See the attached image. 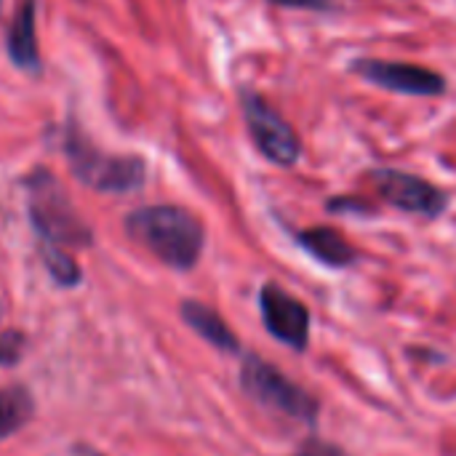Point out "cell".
Here are the masks:
<instances>
[{"mask_svg":"<svg viewBox=\"0 0 456 456\" xmlns=\"http://www.w3.org/2000/svg\"><path fill=\"white\" fill-rule=\"evenodd\" d=\"M128 235L163 265L190 270L203 251V224L179 206H147L126 219Z\"/></svg>","mask_w":456,"mask_h":456,"instance_id":"1","label":"cell"},{"mask_svg":"<svg viewBox=\"0 0 456 456\" xmlns=\"http://www.w3.org/2000/svg\"><path fill=\"white\" fill-rule=\"evenodd\" d=\"M240 385L248 398H254L267 411H275L302 425H313L318 417V401L307 390L294 385L286 374H281L273 363L256 355H246Z\"/></svg>","mask_w":456,"mask_h":456,"instance_id":"2","label":"cell"},{"mask_svg":"<svg viewBox=\"0 0 456 456\" xmlns=\"http://www.w3.org/2000/svg\"><path fill=\"white\" fill-rule=\"evenodd\" d=\"M67 155L75 176L102 192H131L142 187L144 182V163L139 158H115V155H102L86 139H69L67 142Z\"/></svg>","mask_w":456,"mask_h":456,"instance_id":"3","label":"cell"},{"mask_svg":"<svg viewBox=\"0 0 456 456\" xmlns=\"http://www.w3.org/2000/svg\"><path fill=\"white\" fill-rule=\"evenodd\" d=\"M240 104H243L248 134L254 144L259 147V152L275 166H294L302 150H299V136L291 128V123L281 118L275 107H270V102H265L254 91H243Z\"/></svg>","mask_w":456,"mask_h":456,"instance_id":"4","label":"cell"},{"mask_svg":"<svg viewBox=\"0 0 456 456\" xmlns=\"http://www.w3.org/2000/svg\"><path fill=\"white\" fill-rule=\"evenodd\" d=\"M32 222L37 232L53 246H83L91 240L88 227L77 219L69 200L59 192L48 174L35 176L32 190Z\"/></svg>","mask_w":456,"mask_h":456,"instance_id":"5","label":"cell"},{"mask_svg":"<svg viewBox=\"0 0 456 456\" xmlns=\"http://www.w3.org/2000/svg\"><path fill=\"white\" fill-rule=\"evenodd\" d=\"M371 182L387 203L409 214H422L433 219L441 216L449 206V195L441 187L398 168H377L371 174Z\"/></svg>","mask_w":456,"mask_h":456,"instance_id":"6","label":"cell"},{"mask_svg":"<svg viewBox=\"0 0 456 456\" xmlns=\"http://www.w3.org/2000/svg\"><path fill=\"white\" fill-rule=\"evenodd\" d=\"M259 310H262V321H265L267 331L278 342L294 347L297 353L307 350V345H310V313L297 297H291L289 291H283L275 283H267L259 291Z\"/></svg>","mask_w":456,"mask_h":456,"instance_id":"7","label":"cell"},{"mask_svg":"<svg viewBox=\"0 0 456 456\" xmlns=\"http://www.w3.org/2000/svg\"><path fill=\"white\" fill-rule=\"evenodd\" d=\"M353 69L366 77L369 83L395 91V94H406V96H438L446 91V80L444 75L419 67V64H409V61H385V59H358L353 64Z\"/></svg>","mask_w":456,"mask_h":456,"instance_id":"8","label":"cell"},{"mask_svg":"<svg viewBox=\"0 0 456 456\" xmlns=\"http://www.w3.org/2000/svg\"><path fill=\"white\" fill-rule=\"evenodd\" d=\"M8 53L16 67L37 69V35H35V0H24L8 32Z\"/></svg>","mask_w":456,"mask_h":456,"instance_id":"9","label":"cell"},{"mask_svg":"<svg viewBox=\"0 0 456 456\" xmlns=\"http://www.w3.org/2000/svg\"><path fill=\"white\" fill-rule=\"evenodd\" d=\"M299 246L329 267H347L355 262V248L331 227H310L299 232Z\"/></svg>","mask_w":456,"mask_h":456,"instance_id":"10","label":"cell"},{"mask_svg":"<svg viewBox=\"0 0 456 456\" xmlns=\"http://www.w3.org/2000/svg\"><path fill=\"white\" fill-rule=\"evenodd\" d=\"M182 318H184L206 342H211L214 347L227 350V353H235V350L240 347L238 339H235V334L230 331V326H227L211 307H206V305H200V302H184V305H182Z\"/></svg>","mask_w":456,"mask_h":456,"instance_id":"11","label":"cell"},{"mask_svg":"<svg viewBox=\"0 0 456 456\" xmlns=\"http://www.w3.org/2000/svg\"><path fill=\"white\" fill-rule=\"evenodd\" d=\"M32 414V401L21 387H0V441L16 433Z\"/></svg>","mask_w":456,"mask_h":456,"instance_id":"12","label":"cell"},{"mask_svg":"<svg viewBox=\"0 0 456 456\" xmlns=\"http://www.w3.org/2000/svg\"><path fill=\"white\" fill-rule=\"evenodd\" d=\"M45 265H48V270L53 273V278L59 283H75L77 281V267H75V262L69 256L61 254V248L48 246L45 248Z\"/></svg>","mask_w":456,"mask_h":456,"instance_id":"13","label":"cell"},{"mask_svg":"<svg viewBox=\"0 0 456 456\" xmlns=\"http://www.w3.org/2000/svg\"><path fill=\"white\" fill-rule=\"evenodd\" d=\"M294 456H350L347 452H342L339 446H334V444H326V441H318V438H310V441H305L299 449H297V454Z\"/></svg>","mask_w":456,"mask_h":456,"instance_id":"14","label":"cell"},{"mask_svg":"<svg viewBox=\"0 0 456 456\" xmlns=\"http://www.w3.org/2000/svg\"><path fill=\"white\" fill-rule=\"evenodd\" d=\"M270 3L286 8H307V11H329L334 5V0H270Z\"/></svg>","mask_w":456,"mask_h":456,"instance_id":"15","label":"cell"},{"mask_svg":"<svg viewBox=\"0 0 456 456\" xmlns=\"http://www.w3.org/2000/svg\"><path fill=\"white\" fill-rule=\"evenodd\" d=\"M19 355V337L16 334H0V363H8Z\"/></svg>","mask_w":456,"mask_h":456,"instance_id":"16","label":"cell"}]
</instances>
